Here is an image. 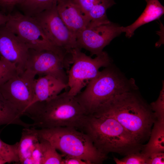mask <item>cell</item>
<instances>
[{"label":"cell","instance_id":"6da1fadb","mask_svg":"<svg viewBox=\"0 0 164 164\" xmlns=\"http://www.w3.org/2000/svg\"><path fill=\"white\" fill-rule=\"evenodd\" d=\"M97 112L115 119L142 144L149 139L156 120L150 105L131 91L115 96Z\"/></svg>","mask_w":164,"mask_h":164},{"label":"cell","instance_id":"7a4b0ae2","mask_svg":"<svg viewBox=\"0 0 164 164\" xmlns=\"http://www.w3.org/2000/svg\"><path fill=\"white\" fill-rule=\"evenodd\" d=\"M91 140L96 149L107 155L110 152L123 156L141 152L143 144L114 118L100 112L87 115L81 130Z\"/></svg>","mask_w":164,"mask_h":164},{"label":"cell","instance_id":"3957f363","mask_svg":"<svg viewBox=\"0 0 164 164\" xmlns=\"http://www.w3.org/2000/svg\"><path fill=\"white\" fill-rule=\"evenodd\" d=\"M87 115L75 97L66 91L48 101L33 104L27 116L33 120L35 128L69 127L81 130Z\"/></svg>","mask_w":164,"mask_h":164},{"label":"cell","instance_id":"277c9868","mask_svg":"<svg viewBox=\"0 0 164 164\" xmlns=\"http://www.w3.org/2000/svg\"><path fill=\"white\" fill-rule=\"evenodd\" d=\"M106 67L75 96L87 115L92 114L115 96L134 87V80H127L109 67Z\"/></svg>","mask_w":164,"mask_h":164},{"label":"cell","instance_id":"5b68a950","mask_svg":"<svg viewBox=\"0 0 164 164\" xmlns=\"http://www.w3.org/2000/svg\"><path fill=\"white\" fill-rule=\"evenodd\" d=\"M69 127L37 129L39 138L49 142L66 156L75 157L91 164H100L107 158L83 132Z\"/></svg>","mask_w":164,"mask_h":164},{"label":"cell","instance_id":"8992f818","mask_svg":"<svg viewBox=\"0 0 164 164\" xmlns=\"http://www.w3.org/2000/svg\"><path fill=\"white\" fill-rule=\"evenodd\" d=\"M77 47L70 51L72 66L68 70L69 94L75 96L98 74L99 69L110 66L111 60L107 53L103 51L94 58L82 52Z\"/></svg>","mask_w":164,"mask_h":164},{"label":"cell","instance_id":"52a82bcc","mask_svg":"<svg viewBox=\"0 0 164 164\" xmlns=\"http://www.w3.org/2000/svg\"><path fill=\"white\" fill-rule=\"evenodd\" d=\"M5 26L15 34L29 49L37 51L50 50L66 53L67 51L54 46L42 28L32 17L19 11L13 12Z\"/></svg>","mask_w":164,"mask_h":164},{"label":"cell","instance_id":"ba28073f","mask_svg":"<svg viewBox=\"0 0 164 164\" xmlns=\"http://www.w3.org/2000/svg\"><path fill=\"white\" fill-rule=\"evenodd\" d=\"M72 63L70 53L62 54L50 50L29 49L26 70L39 76H52L67 85V73Z\"/></svg>","mask_w":164,"mask_h":164},{"label":"cell","instance_id":"9c48e42d","mask_svg":"<svg viewBox=\"0 0 164 164\" xmlns=\"http://www.w3.org/2000/svg\"><path fill=\"white\" fill-rule=\"evenodd\" d=\"M32 17L38 23L50 42L68 53L77 47L75 36L60 17L57 4Z\"/></svg>","mask_w":164,"mask_h":164},{"label":"cell","instance_id":"30bf717a","mask_svg":"<svg viewBox=\"0 0 164 164\" xmlns=\"http://www.w3.org/2000/svg\"><path fill=\"white\" fill-rule=\"evenodd\" d=\"M36 74L26 70L0 86V92L7 100L25 115L34 97V82Z\"/></svg>","mask_w":164,"mask_h":164},{"label":"cell","instance_id":"8fae6325","mask_svg":"<svg viewBox=\"0 0 164 164\" xmlns=\"http://www.w3.org/2000/svg\"><path fill=\"white\" fill-rule=\"evenodd\" d=\"M122 32V26L110 21L88 26L76 35L77 47L89 51L91 56L97 55L113 39Z\"/></svg>","mask_w":164,"mask_h":164},{"label":"cell","instance_id":"7c38bea8","mask_svg":"<svg viewBox=\"0 0 164 164\" xmlns=\"http://www.w3.org/2000/svg\"><path fill=\"white\" fill-rule=\"evenodd\" d=\"M29 49L5 25L0 26V55L15 65L18 75L26 70Z\"/></svg>","mask_w":164,"mask_h":164},{"label":"cell","instance_id":"4fadbf2b","mask_svg":"<svg viewBox=\"0 0 164 164\" xmlns=\"http://www.w3.org/2000/svg\"><path fill=\"white\" fill-rule=\"evenodd\" d=\"M57 9L64 23L75 36L90 24V21L73 0H58Z\"/></svg>","mask_w":164,"mask_h":164},{"label":"cell","instance_id":"5bb4252c","mask_svg":"<svg viewBox=\"0 0 164 164\" xmlns=\"http://www.w3.org/2000/svg\"><path fill=\"white\" fill-rule=\"evenodd\" d=\"M90 21L88 26H94L110 21L107 10L115 4L114 0H73Z\"/></svg>","mask_w":164,"mask_h":164},{"label":"cell","instance_id":"9a60e30c","mask_svg":"<svg viewBox=\"0 0 164 164\" xmlns=\"http://www.w3.org/2000/svg\"><path fill=\"white\" fill-rule=\"evenodd\" d=\"M33 87L34 97L31 105L37 102L48 101L68 87L56 78L46 75L35 79Z\"/></svg>","mask_w":164,"mask_h":164},{"label":"cell","instance_id":"2e32d148","mask_svg":"<svg viewBox=\"0 0 164 164\" xmlns=\"http://www.w3.org/2000/svg\"><path fill=\"white\" fill-rule=\"evenodd\" d=\"M146 7L143 12L132 24L126 27L122 26L123 32L127 37L130 38L138 28L152 21L158 20L164 13V7L158 0H145Z\"/></svg>","mask_w":164,"mask_h":164},{"label":"cell","instance_id":"e0dca14e","mask_svg":"<svg viewBox=\"0 0 164 164\" xmlns=\"http://www.w3.org/2000/svg\"><path fill=\"white\" fill-rule=\"evenodd\" d=\"M22 116L16 108L5 99L0 92V126L3 125H17L24 128L33 127V124H28L21 119Z\"/></svg>","mask_w":164,"mask_h":164},{"label":"cell","instance_id":"ac0fdd59","mask_svg":"<svg viewBox=\"0 0 164 164\" xmlns=\"http://www.w3.org/2000/svg\"><path fill=\"white\" fill-rule=\"evenodd\" d=\"M39 142L36 129L32 127L24 128L22 131L20 141L18 142V153L19 163L30 157L36 145Z\"/></svg>","mask_w":164,"mask_h":164},{"label":"cell","instance_id":"d6986e66","mask_svg":"<svg viewBox=\"0 0 164 164\" xmlns=\"http://www.w3.org/2000/svg\"><path fill=\"white\" fill-rule=\"evenodd\" d=\"M148 142L143 145L141 152L147 156L154 152H164V121L156 120Z\"/></svg>","mask_w":164,"mask_h":164},{"label":"cell","instance_id":"ffe728a7","mask_svg":"<svg viewBox=\"0 0 164 164\" xmlns=\"http://www.w3.org/2000/svg\"><path fill=\"white\" fill-rule=\"evenodd\" d=\"M58 0H25L18 5L22 13L32 17L52 8L57 4Z\"/></svg>","mask_w":164,"mask_h":164},{"label":"cell","instance_id":"44dd1931","mask_svg":"<svg viewBox=\"0 0 164 164\" xmlns=\"http://www.w3.org/2000/svg\"><path fill=\"white\" fill-rule=\"evenodd\" d=\"M39 143L42 155L41 164H62L61 156L49 142L39 138Z\"/></svg>","mask_w":164,"mask_h":164},{"label":"cell","instance_id":"7402d4cb","mask_svg":"<svg viewBox=\"0 0 164 164\" xmlns=\"http://www.w3.org/2000/svg\"><path fill=\"white\" fill-rule=\"evenodd\" d=\"M2 131L0 130V135ZM18 146V142L9 145L2 141L0 137V164L13 162L19 163Z\"/></svg>","mask_w":164,"mask_h":164},{"label":"cell","instance_id":"603a6c76","mask_svg":"<svg viewBox=\"0 0 164 164\" xmlns=\"http://www.w3.org/2000/svg\"><path fill=\"white\" fill-rule=\"evenodd\" d=\"M18 75L17 68L13 63L3 57H0V86Z\"/></svg>","mask_w":164,"mask_h":164},{"label":"cell","instance_id":"cb8c5ba5","mask_svg":"<svg viewBox=\"0 0 164 164\" xmlns=\"http://www.w3.org/2000/svg\"><path fill=\"white\" fill-rule=\"evenodd\" d=\"M114 160L117 164H147L148 156L140 152L128 154L121 159L114 157Z\"/></svg>","mask_w":164,"mask_h":164},{"label":"cell","instance_id":"d4e9b609","mask_svg":"<svg viewBox=\"0 0 164 164\" xmlns=\"http://www.w3.org/2000/svg\"><path fill=\"white\" fill-rule=\"evenodd\" d=\"M157 100L152 103L150 105L154 113L156 120L164 121V85Z\"/></svg>","mask_w":164,"mask_h":164},{"label":"cell","instance_id":"484cf974","mask_svg":"<svg viewBox=\"0 0 164 164\" xmlns=\"http://www.w3.org/2000/svg\"><path fill=\"white\" fill-rule=\"evenodd\" d=\"M25 0H0V10L6 15L13 12L14 7L21 3Z\"/></svg>","mask_w":164,"mask_h":164},{"label":"cell","instance_id":"4316f807","mask_svg":"<svg viewBox=\"0 0 164 164\" xmlns=\"http://www.w3.org/2000/svg\"><path fill=\"white\" fill-rule=\"evenodd\" d=\"M164 164V152L152 153L148 156L147 164Z\"/></svg>","mask_w":164,"mask_h":164},{"label":"cell","instance_id":"83f0119b","mask_svg":"<svg viewBox=\"0 0 164 164\" xmlns=\"http://www.w3.org/2000/svg\"><path fill=\"white\" fill-rule=\"evenodd\" d=\"M62 164H89L88 162L75 157H67L63 159Z\"/></svg>","mask_w":164,"mask_h":164},{"label":"cell","instance_id":"f1b7e54d","mask_svg":"<svg viewBox=\"0 0 164 164\" xmlns=\"http://www.w3.org/2000/svg\"><path fill=\"white\" fill-rule=\"evenodd\" d=\"M9 18V14L6 15L0 11V26L5 25Z\"/></svg>","mask_w":164,"mask_h":164},{"label":"cell","instance_id":"f546056e","mask_svg":"<svg viewBox=\"0 0 164 164\" xmlns=\"http://www.w3.org/2000/svg\"><path fill=\"white\" fill-rule=\"evenodd\" d=\"M0 57H1V56H0Z\"/></svg>","mask_w":164,"mask_h":164}]
</instances>
